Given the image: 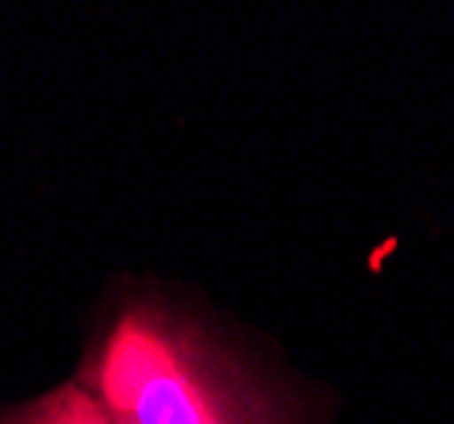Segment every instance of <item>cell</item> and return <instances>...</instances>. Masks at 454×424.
<instances>
[{
  "label": "cell",
  "mask_w": 454,
  "mask_h": 424,
  "mask_svg": "<svg viewBox=\"0 0 454 424\" xmlns=\"http://www.w3.org/2000/svg\"><path fill=\"white\" fill-rule=\"evenodd\" d=\"M4 424H115L109 407L89 384H61Z\"/></svg>",
  "instance_id": "cell-2"
},
{
  "label": "cell",
  "mask_w": 454,
  "mask_h": 424,
  "mask_svg": "<svg viewBox=\"0 0 454 424\" xmlns=\"http://www.w3.org/2000/svg\"><path fill=\"white\" fill-rule=\"evenodd\" d=\"M85 384L115 424H288L241 360L153 302L115 319L85 366Z\"/></svg>",
  "instance_id": "cell-1"
}]
</instances>
